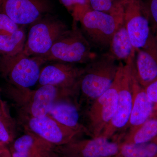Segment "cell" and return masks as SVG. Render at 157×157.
Returning <instances> with one entry per match:
<instances>
[{
	"mask_svg": "<svg viewBox=\"0 0 157 157\" xmlns=\"http://www.w3.org/2000/svg\"><path fill=\"white\" fill-rule=\"evenodd\" d=\"M109 51L98 55L86 64L79 83L78 102L86 108L102 95L114 81L119 64Z\"/></svg>",
	"mask_w": 157,
	"mask_h": 157,
	"instance_id": "obj_1",
	"label": "cell"
},
{
	"mask_svg": "<svg viewBox=\"0 0 157 157\" xmlns=\"http://www.w3.org/2000/svg\"><path fill=\"white\" fill-rule=\"evenodd\" d=\"M91 45L77 25L73 24L56 41L50 50L42 57L45 62L58 61L67 63H89L97 56Z\"/></svg>",
	"mask_w": 157,
	"mask_h": 157,
	"instance_id": "obj_2",
	"label": "cell"
},
{
	"mask_svg": "<svg viewBox=\"0 0 157 157\" xmlns=\"http://www.w3.org/2000/svg\"><path fill=\"white\" fill-rule=\"evenodd\" d=\"M133 58L123 64L116 110L101 136L122 142L126 135L133 105L131 65Z\"/></svg>",
	"mask_w": 157,
	"mask_h": 157,
	"instance_id": "obj_3",
	"label": "cell"
},
{
	"mask_svg": "<svg viewBox=\"0 0 157 157\" xmlns=\"http://www.w3.org/2000/svg\"><path fill=\"white\" fill-rule=\"evenodd\" d=\"M123 63H119L114 81L110 87L86 108V127L91 137L101 136L112 119L117 107Z\"/></svg>",
	"mask_w": 157,
	"mask_h": 157,
	"instance_id": "obj_4",
	"label": "cell"
},
{
	"mask_svg": "<svg viewBox=\"0 0 157 157\" xmlns=\"http://www.w3.org/2000/svg\"><path fill=\"white\" fill-rule=\"evenodd\" d=\"M123 21V14H109L91 9L79 22L82 32L91 45L106 50L109 49L112 37Z\"/></svg>",
	"mask_w": 157,
	"mask_h": 157,
	"instance_id": "obj_5",
	"label": "cell"
},
{
	"mask_svg": "<svg viewBox=\"0 0 157 157\" xmlns=\"http://www.w3.org/2000/svg\"><path fill=\"white\" fill-rule=\"evenodd\" d=\"M45 63L42 56H27L22 51L14 56L1 57L0 71L13 86L29 88L38 82Z\"/></svg>",
	"mask_w": 157,
	"mask_h": 157,
	"instance_id": "obj_6",
	"label": "cell"
},
{
	"mask_svg": "<svg viewBox=\"0 0 157 157\" xmlns=\"http://www.w3.org/2000/svg\"><path fill=\"white\" fill-rule=\"evenodd\" d=\"M11 87L12 93L23 98L19 103H22L23 108L26 110L28 116L34 117L48 115L54 104L62 97L78 94L75 91L49 85L40 86L33 91L29 88Z\"/></svg>",
	"mask_w": 157,
	"mask_h": 157,
	"instance_id": "obj_7",
	"label": "cell"
},
{
	"mask_svg": "<svg viewBox=\"0 0 157 157\" xmlns=\"http://www.w3.org/2000/svg\"><path fill=\"white\" fill-rule=\"evenodd\" d=\"M123 19L135 50L146 48L157 41L142 0H126L124 7Z\"/></svg>",
	"mask_w": 157,
	"mask_h": 157,
	"instance_id": "obj_8",
	"label": "cell"
},
{
	"mask_svg": "<svg viewBox=\"0 0 157 157\" xmlns=\"http://www.w3.org/2000/svg\"><path fill=\"white\" fill-rule=\"evenodd\" d=\"M68 30L65 23L55 17L41 18L30 29L23 52L29 56L44 55Z\"/></svg>",
	"mask_w": 157,
	"mask_h": 157,
	"instance_id": "obj_9",
	"label": "cell"
},
{
	"mask_svg": "<svg viewBox=\"0 0 157 157\" xmlns=\"http://www.w3.org/2000/svg\"><path fill=\"white\" fill-rule=\"evenodd\" d=\"M48 0H2L0 10L18 25L33 24L52 9Z\"/></svg>",
	"mask_w": 157,
	"mask_h": 157,
	"instance_id": "obj_10",
	"label": "cell"
},
{
	"mask_svg": "<svg viewBox=\"0 0 157 157\" xmlns=\"http://www.w3.org/2000/svg\"><path fill=\"white\" fill-rule=\"evenodd\" d=\"M25 128L42 140L54 144H62L71 141L78 132L63 125L49 115L34 117L26 115Z\"/></svg>",
	"mask_w": 157,
	"mask_h": 157,
	"instance_id": "obj_11",
	"label": "cell"
},
{
	"mask_svg": "<svg viewBox=\"0 0 157 157\" xmlns=\"http://www.w3.org/2000/svg\"><path fill=\"white\" fill-rule=\"evenodd\" d=\"M83 68L74 64L59 63L48 65L41 70L39 79L40 86L49 85L79 91V83Z\"/></svg>",
	"mask_w": 157,
	"mask_h": 157,
	"instance_id": "obj_12",
	"label": "cell"
},
{
	"mask_svg": "<svg viewBox=\"0 0 157 157\" xmlns=\"http://www.w3.org/2000/svg\"><path fill=\"white\" fill-rule=\"evenodd\" d=\"M134 60L135 59L131 65L133 105L125 136L136 131L155 113L154 104L148 98L145 89L139 83L136 77Z\"/></svg>",
	"mask_w": 157,
	"mask_h": 157,
	"instance_id": "obj_13",
	"label": "cell"
},
{
	"mask_svg": "<svg viewBox=\"0 0 157 157\" xmlns=\"http://www.w3.org/2000/svg\"><path fill=\"white\" fill-rule=\"evenodd\" d=\"M48 115L79 134L90 136L87 128L82 121L80 106L77 96L68 95L59 98L54 104Z\"/></svg>",
	"mask_w": 157,
	"mask_h": 157,
	"instance_id": "obj_14",
	"label": "cell"
},
{
	"mask_svg": "<svg viewBox=\"0 0 157 157\" xmlns=\"http://www.w3.org/2000/svg\"><path fill=\"white\" fill-rule=\"evenodd\" d=\"M121 144L120 141L100 136L72 142L68 150L73 157H114L118 153Z\"/></svg>",
	"mask_w": 157,
	"mask_h": 157,
	"instance_id": "obj_15",
	"label": "cell"
},
{
	"mask_svg": "<svg viewBox=\"0 0 157 157\" xmlns=\"http://www.w3.org/2000/svg\"><path fill=\"white\" fill-rule=\"evenodd\" d=\"M134 66L137 80L144 88L157 78V40L136 51Z\"/></svg>",
	"mask_w": 157,
	"mask_h": 157,
	"instance_id": "obj_16",
	"label": "cell"
},
{
	"mask_svg": "<svg viewBox=\"0 0 157 157\" xmlns=\"http://www.w3.org/2000/svg\"><path fill=\"white\" fill-rule=\"evenodd\" d=\"M108 51L117 60L125 63L135 57L136 50L130 40L124 19L112 37Z\"/></svg>",
	"mask_w": 157,
	"mask_h": 157,
	"instance_id": "obj_17",
	"label": "cell"
},
{
	"mask_svg": "<svg viewBox=\"0 0 157 157\" xmlns=\"http://www.w3.org/2000/svg\"><path fill=\"white\" fill-rule=\"evenodd\" d=\"M157 138V115L154 113L132 134L127 135L122 141L124 144H142L150 142Z\"/></svg>",
	"mask_w": 157,
	"mask_h": 157,
	"instance_id": "obj_18",
	"label": "cell"
},
{
	"mask_svg": "<svg viewBox=\"0 0 157 157\" xmlns=\"http://www.w3.org/2000/svg\"><path fill=\"white\" fill-rule=\"evenodd\" d=\"M25 39V32L21 28L13 33L0 35V56H13L22 52Z\"/></svg>",
	"mask_w": 157,
	"mask_h": 157,
	"instance_id": "obj_19",
	"label": "cell"
},
{
	"mask_svg": "<svg viewBox=\"0 0 157 157\" xmlns=\"http://www.w3.org/2000/svg\"><path fill=\"white\" fill-rule=\"evenodd\" d=\"M114 157H157V138L147 143L122 144Z\"/></svg>",
	"mask_w": 157,
	"mask_h": 157,
	"instance_id": "obj_20",
	"label": "cell"
},
{
	"mask_svg": "<svg viewBox=\"0 0 157 157\" xmlns=\"http://www.w3.org/2000/svg\"><path fill=\"white\" fill-rule=\"evenodd\" d=\"M93 10L109 14H123L126 0H89Z\"/></svg>",
	"mask_w": 157,
	"mask_h": 157,
	"instance_id": "obj_21",
	"label": "cell"
},
{
	"mask_svg": "<svg viewBox=\"0 0 157 157\" xmlns=\"http://www.w3.org/2000/svg\"><path fill=\"white\" fill-rule=\"evenodd\" d=\"M72 15L73 24L79 22L87 11L91 9L89 0H60Z\"/></svg>",
	"mask_w": 157,
	"mask_h": 157,
	"instance_id": "obj_22",
	"label": "cell"
},
{
	"mask_svg": "<svg viewBox=\"0 0 157 157\" xmlns=\"http://www.w3.org/2000/svg\"><path fill=\"white\" fill-rule=\"evenodd\" d=\"M35 140V135L27 132L14 141V147L15 151L29 154L30 151L33 146Z\"/></svg>",
	"mask_w": 157,
	"mask_h": 157,
	"instance_id": "obj_23",
	"label": "cell"
},
{
	"mask_svg": "<svg viewBox=\"0 0 157 157\" xmlns=\"http://www.w3.org/2000/svg\"><path fill=\"white\" fill-rule=\"evenodd\" d=\"M18 25L0 10V35H8L18 30Z\"/></svg>",
	"mask_w": 157,
	"mask_h": 157,
	"instance_id": "obj_24",
	"label": "cell"
},
{
	"mask_svg": "<svg viewBox=\"0 0 157 157\" xmlns=\"http://www.w3.org/2000/svg\"><path fill=\"white\" fill-rule=\"evenodd\" d=\"M146 8L153 32L157 33V0H142Z\"/></svg>",
	"mask_w": 157,
	"mask_h": 157,
	"instance_id": "obj_25",
	"label": "cell"
},
{
	"mask_svg": "<svg viewBox=\"0 0 157 157\" xmlns=\"http://www.w3.org/2000/svg\"><path fill=\"white\" fill-rule=\"evenodd\" d=\"M147 96L155 106V113L157 112V78L144 88Z\"/></svg>",
	"mask_w": 157,
	"mask_h": 157,
	"instance_id": "obj_26",
	"label": "cell"
},
{
	"mask_svg": "<svg viewBox=\"0 0 157 157\" xmlns=\"http://www.w3.org/2000/svg\"><path fill=\"white\" fill-rule=\"evenodd\" d=\"M11 127L0 119V142L6 143L11 138Z\"/></svg>",
	"mask_w": 157,
	"mask_h": 157,
	"instance_id": "obj_27",
	"label": "cell"
},
{
	"mask_svg": "<svg viewBox=\"0 0 157 157\" xmlns=\"http://www.w3.org/2000/svg\"><path fill=\"white\" fill-rule=\"evenodd\" d=\"M0 119L5 122L9 127H12L13 123L12 119L10 117V114L8 112V109L6 107L2 100L0 97Z\"/></svg>",
	"mask_w": 157,
	"mask_h": 157,
	"instance_id": "obj_28",
	"label": "cell"
},
{
	"mask_svg": "<svg viewBox=\"0 0 157 157\" xmlns=\"http://www.w3.org/2000/svg\"><path fill=\"white\" fill-rule=\"evenodd\" d=\"M2 0H0V6H1V4H2Z\"/></svg>",
	"mask_w": 157,
	"mask_h": 157,
	"instance_id": "obj_29",
	"label": "cell"
},
{
	"mask_svg": "<svg viewBox=\"0 0 157 157\" xmlns=\"http://www.w3.org/2000/svg\"><path fill=\"white\" fill-rule=\"evenodd\" d=\"M155 113V114H156L157 115V112L156 113Z\"/></svg>",
	"mask_w": 157,
	"mask_h": 157,
	"instance_id": "obj_30",
	"label": "cell"
},
{
	"mask_svg": "<svg viewBox=\"0 0 157 157\" xmlns=\"http://www.w3.org/2000/svg\"><path fill=\"white\" fill-rule=\"evenodd\" d=\"M1 56H0V59H1Z\"/></svg>",
	"mask_w": 157,
	"mask_h": 157,
	"instance_id": "obj_31",
	"label": "cell"
},
{
	"mask_svg": "<svg viewBox=\"0 0 157 157\" xmlns=\"http://www.w3.org/2000/svg\"><path fill=\"white\" fill-rule=\"evenodd\" d=\"M156 36L157 40V36Z\"/></svg>",
	"mask_w": 157,
	"mask_h": 157,
	"instance_id": "obj_32",
	"label": "cell"
}]
</instances>
